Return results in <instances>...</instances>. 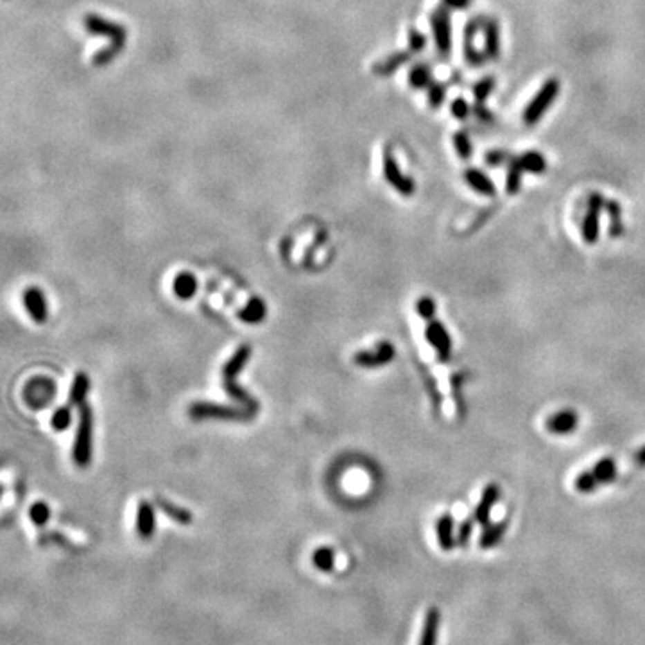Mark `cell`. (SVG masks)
Here are the masks:
<instances>
[{"mask_svg":"<svg viewBox=\"0 0 645 645\" xmlns=\"http://www.w3.org/2000/svg\"><path fill=\"white\" fill-rule=\"evenodd\" d=\"M443 4L452 9H466L471 4V0H443Z\"/></svg>","mask_w":645,"mask_h":645,"instance_id":"cell-44","label":"cell"},{"mask_svg":"<svg viewBox=\"0 0 645 645\" xmlns=\"http://www.w3.org/2000/svg\"><path fill=\"white\" fill-rule=\"evenodd\" d=\"M474 111H475V113H477L478 117H480V119H483V120H492V111L486 110V108H483V104H478Z\"/></svg>","mask_w":645,"mask_h":645,"instance_id":"cell-46","label":"cell"},{"mask_svg":"<svg viewBox=\"0 0 645 645\" xmlns=\"http://www.w3.org/2000/svg\"><path fill=\"white\" fill-rule=\"evenodd\" d=\"M436 310H438L436 301H434V298H430V296H422V298L416 301V312L420 314L422 319L427 321V323L436 319Z\"/></svg>","mask_w":645,"mask_h":645,"instance_id":"cell-35","label":"cell"},{"mask_svg":"<svg viewBox=\"0 0 645 645\" xmlns=\"http://www.w3.org/2000/svg\"><path fill=\"white\" fill-rule=\"evenodd\" d=\"M250 357H251L250 344H242V346H239L237 350H235V353L230 357V360L224 364V368H223V387L230 398L235 400V402L241 404L242 407L250 409L251 413H256V411H259V404H256V400L251 398L246 391L237 386V375L241 373L242 369L246 368Z\"/></svg>","mask_w":645,"mask_h":645,"instance_id":"cell-1","label":"cell"},{"mask_svg":"<svg viewBox=\"0 0 645 645\" xmlns=\"http://www.w3.org/2000/svg\"><path fill=\"white\" fill-rule=\"evenodd\" d=\"M592 471L595 474V477H597V480H599V484H601V486H604V484L615 483V480H617V477H619V466H617V462H615L613 457H610V456H606V457H602V459H599V461L593 465Z\"/></svg>","mask_w":645,"mask_h":645,"instance_id":"cell-21","label":"cell"},{"mask_svg":"<svg viewBox=\"0 0 645 645\" xmlns=\"http://www.w3.org/2000/svg\"><path fill=\"white\" fill-rule=\"evenodd\" d=\"M606 212L610 215V235L613 239H620L624 235V223H622V208L619 201L608 199L606 201Z\"/></svg>","mask_w":645,"mask_h":645,"instance_id":"cell-24","label":"cell"},{"mask_svg":"<svg viewBox=\"0 0 645 645\" xmlns=\"http://www.w3.org/2000/svg\"><path fill=\"white\" fill-rule=\"evenodd\" d=\"M396 355L395 346L389 343V341H380L377 344L375 350H364L359 351L353 355V362L360 368H380V366H386L389 362H393Z\"/></svg>","mask_w":645,"mask_h":645,"instance_id":"cell-9","label":"cell"},{"mask_svg":"<svg viewBox=\"0 0 645 645\" xmlns=\"http://www.w3.org/2000/svg\"><path fill=\"white\" fill-rule=\"evenodd\" d=\"M454 147H456L457 154H459L462 160L470 158L471 151H474V145H471L470 138H468L466 133H456V135H454Z\"/></svg>","mask_w":645,"mask_h":645,"instance_id":"cell-38","label":"cell"},{"mask_svg":"<svg viewBox=\"0 0 645 645\" xmlns=\"http://www.w3.org/2000/svg\"><path fill=\"white\" fill-rule=\"evenodd\" d=\"M72 423V409L71 405H65V407H57L54 411L53 418H50V425L56 432H63L71 427Z\"/></svg>","mask_w":645,"mask_h":645,"instance_id":"cell-34","label":"cell"},{"mask_svg":"<svg viewBox=\"0 0 645 645\" xmlns=\"http://www.w3.org/2000/svg\"><path fill=\"white\" fill-rule=\"evenodd\" d=\"M156 504H158L160 510L167 514L171 520H174L176 523H181V525H189V523H192V513H190V511L183 510V507H180V505L172 504V502L163 501V498H158Z\"/></svg>","mask_w":645,"mask_h":645,"instance_id":"cell-27","label":"cell"},{"mask_svg":"<svg viewBox=\"0 0 645 645\" xmlns=\"http://www.w3.org/2000/svg\"><path fill=\"white\" fill-rule=\"evenodd\" d=\"M29 518L32 520L35 525H45L48 522V518H50V510H48V505L44 504V502H36L29 507Z\"/></svg>","mask_w":645,"mask_h":645,"instance_id":"cell-36","label":"cell"},{"mask_svg":"<svg viewBox=\"0 0 645 645\" xmlns=\"http://www.w3.org/2000/svg\"><path fill=\"white\" fill-rule=\"evenodd\" d=\"M493 90H495V80H493V77H484V80L478 81L474 86V95L478 104H483L487 97L492 95Z\"/></svg>","mask_w":645,"mask_h":645,"instance_id":"cell-37","label":"cell"},{"mask_svg":"<svg viewBox=\"0 0 645 645\" xmlns=\"http://www.w3.org/2000/svg\"><path fill=\"white\" fill-rule=\"evenodd\" d=\"M561 92V83L558 80H549L545 81L543 86L540 88V92L536 93L529 104H527L525 111H523V122L525 126H534L543 119V115L547 113L552 102L556 101L558 93Z\"/></svg>","mask_w":645,"mask_h":645,"instance_id":"cell-5","label":"cell"},{"mask_svg":"<svg viewBox=\"0 0 645 645\" xmlns=\"http://www.w3.org/2000/svg\"><path fill=\"white\" fill-rule=\"evenodd\" d=\"M475 525H477V522H475L474 514L465 518L462 522H459V527H457V531H456V540H457V547H459V549H466V547L470 545Z\"/></svg>","mask_w":645,"mask_h":645,"instance_id":"cell-32","label":"cell"},{"mask_svg":"<svg viewBox=\"0 0 645 645\" xmlns=\"http://www.w3.org/2000/svg\"><path fill=\"white\" fill-rule=\"evenodd\" d=\"M54 393H56V387H54V384L50 382V380H47V378H36L31 384H27L26 400L31 407L41 409L50 404Z\"/></svg>","mask_w":645,"mask_h":645,"instance_id":"cell-12","label":"cell"},{"mask_svg":"<svg viewBox=\"0 0 645 645\" xmlns=\"http://www.w3.org/2000/svg\"><path fill=\"white\" fill-rule=\"evenodd\" d=\"M484 56L489 59L501 57V31L495 20H489L484 27Z\"/></svg>","mask_w":645,"mask_h":645,"instance_id":"cell-20","label":"cell"},{"mask_svg":"<svg viewBox=\"0 0 645 645\" xmlns=\"http://www.w3.org/2000/svg\"><path fill=\"white\" fill-rule=\"evenodd\" d=\"M520 165H522L523 172H531V174H543L547 171V160H545L543 154L536 153V151H529V153H523L520 158H518Z\"/></svg>","mask_w":645,"mask_h":645,"instance_id":"cell-26","label":"cell"},{"mask_svg":"<svg viewBox=\"0 0 645 645\" xmlns=\"http://www.w3.org/2000/svg\"><path fill=\"white\" fill-rule=\"evenodd\" d=\"M84 26H86L88 31L93 32V35L108 36L111 40V47L104 48L102 53H99L95 56V59H93L95 65H106V63L111 62V59L122 50L124 41H126V31H124L122 26L108 22V20L97 17V15H86V17H84Z\"/></svg>","mask_w":645,"mask_h":645,"instance_id":"cell-2","label":"cell"},{"mask_svg":"<svg viewBox=\"0 0 645 645\" xmlns=\"http://www.w3.org/2000/svg\"><path fill=\"white\" fill-rule=\"evenodd\" d=\"M599 486H601V484H599L597 477H595V474H593L592 470L581 471V474L577 475V477H575V480H574L575 492L583 493V495H590V493H595L599 489Z\"/></svg>","mask_w":645,"mask_h":645,"instance_id":"cell-30","label":"cell"},{"mask_svg":"<svg viewBox=\"0 0 645 645\" xmlns=\"http://www.w3.org/2000/svg\"><path fill=\"white\" fill-rule=\"evenodd\" d=\"M465 54H466V62L470 63V65H480V63L486 62V56L478 54L475 48H471V38H470V36H466Z\"/></svg>","mask_w":645,"mask_h":645,"instance_id":"cell-41","label":"cell"},{"mask_svg":"<svg viewBox=\"0 0 645 645\" xmlns=\"http://www.w3.org/2000/svg\"><path fill=\"white\" fill-rule=\"evenodd\" d=\"M427 45V38L422 35V32L411 27V31H409V48H411V53H422L423 48Z\"/></svg>","mask_w":645,"mask_h":645,"instance_id":"cell-40","label":"cell"},{"mask_svg":"<svg viewBox=\"0 0 645 645\" xmlns=\"http://www.w3.org/2000/svg\"><path fill=\"white\" fill-rule=\"evenodd\" d=\"M24 307L29 312V316L36 323H45L48 316L47 301H45V295L38 287H29L24 292Z\"/></svg>","mask_w":645,"mask_h":645,"instance_id":"cell-13","label":"cell"},{"mask_svg":"<svg viewBox=\"0 0 645 645\" xmlns=\"http://www.w3.org/2000/svg\"><path fill=\"white\" fill-rule=\"evenodd\" d=\"M154 529H156V516H154L153 504L142 501L136 511V534L140 536L142 540H149L153 538Z\"/></svg>","mask_w":645,"mask_h":645,"instance_id":"cell-15","label":"cell"},{"mask_svg":"<svg viewBox=\"0 0 645 645\" xmlns=\"http://www.w3.org/2000/svg\"><path fill=\"white\" fill-rule=\"evenodd\" d=\"M430 24L434 31L436 47L439 54L448 56L452 50V22H450V13L445 8L434 9V13L430 15Z\"/></svg>","mask_w":645,"mask_h":645,"instance_id":"cell-6","label":"cell"},{"mask_svg":"<svg viewBox=\"0 0 645 645\" xmlns=\"http://www.w3.org/2000/svg\"><path fill=\"white\" fill-rule=\"evenodd\" d=\"M436 536H438V543L441 550L450 552L457 547L456 540V522H454L452 513H445L438 518L436 523Z\"/></svg>","mask_w":645,"mask_h":645,"instance_id":"cell-14","label":"cell"},{"mask_svg":"<svg viewBox=\"0 0 645 645\" xmlns=\"http://www.w3.org/2000/svg\"><path fill=\"white\" fill-rule=\"evenodd\" d=\"M425 339L430 346L434 348L441 362H448L452 357V337L448 334L447 326L438 319H432L427 323Z\"/></svg>","mask_w":645,"mask_h":645,"instance_id":"cell-7","label":"cell"},{"mask_svg":"<svg viewBox=\"0 0 645 645\" xmlns=\"http://www.w3.org/2000/svg\"><path fill=\"white\" fill-rule=\"evenodd\" d=\"M579 427V414L574 409H561L550 414L545 422V429L552 436H570Z\"/></svg>","mask_w":645,"mask_h":645,"instance_id":"cell-10","label":"cell"},{"mask_svg":"<svg viewBox=\"0 0 645 645\" xmlns=\"http://www.w3.org/2000/svg\"><path fill=\"white\" fill-rule=\"evenodd\" d=\"M439 626H441V611L438 608H429L423 620L422 635L418 645H438Z\"/></svg>","mask_w":645,"mask_h":645,"instance_id":"cell-17","label":"cell"},{"mask_svg":"<svg viewBox=\"0 0 645 645\" xmlns=\"http://www.w3.org/2000/svg\"><path fill=\"white\" fill-rule=\"evenodd\" d=\"M465 180L470 189H474L475 192L478 194H483V196L492 198V196L496 194V187L492 181V178L487 174H484L480 169H468V171H465Z\"/></svg>","mask_w":645,"mask_h":645,"instance_id":"cell-18","label":"cell"},{"mask_svg":"<svg viewBox=\"0 0 645 645\" xmlns=\"http://www.w3.org/2000/svg\"><path fill=\"white\" fill-rule=\"evenodd\" d=\"M468 113H470V106H468V102H466L462 97H457L456 101L452 102V115L456 117V119L465 120L466 117H468Z\"/></svg>","mask_w":645,"mask_h":645,"instance_id":"cell-42","label":"cell"},{"mask_svg":"<svg viewBox=\"0 0 645 645\" xmlns=\"http://www.w3.org/2000/svg\"><path fill=\"white\" fill-rule=\"evenodd\" d=\"M409 83L411 86L418 88V90H422V88H429L432 84V74H430V68L425 65H416L409 74Z\"/></svg>","mask_w":645,"mask_h":645,"instance_id":"cell-33","label":"cell"},{"mask_svg":"<svg viewBox=\"0 0 645 645\" xmlns=\"http://www.w3.org/2000/svg\"><path fill=\"white\" fill-rule=\"evenodd\" d=\"M445 95H447V84L432 83L429 86V106L430 108H439L443 104Z\"/></svg>","mask_w":645,"mask_h":645,"instance_id":"cell-39","label":"cell"},{"mask_svg":"<svg viewBox=\"0 0 645 645\" xmlns=\"http://www.w3.org/2000/svg\"><path fill=\"white\" fill-rule=\"evenodd\" d=\"M507 527H510V522H507V520H501V522L487 523V525H484L483 532H480V538H478V547H480L483 550L495 549L496 545L501 543V541L505 538Z\"/></svg>","mask_w":645,"mask_h":645,"instance_id":"cell-16","label":"cell"},{"mask_svg":"<svg viewBox=\"0 0 645 645\" xmlns=\"http://www.w3.org/2000/svg\"><path fill=\"white\" fill-rule=\"evenodd\" d=\"M192 420H224V422H250L255 418V413L250 409L230 407V405L210 404V402H194L189 407Z\"/></svg>","mask_w":645,"mask_h":645,"instance_id":"cell-4","label":"cell"},{"mask_svg":"<svg viewBox=\"0 0 645 645\" xmlns=\"http://www.w3.org/2000/svg\"><path fill=\"white\" fill-rule=\"evenodd\" d=\"M501 486L495 483H489L484 486L483 495H480V501H478L477 507L474 511V518L477 525H487V523H492V513L495 510L496 502L501 501Z\"/></svg>","mask_w":645,"mask_h":645,"instance_id":"cell-11","label":"cell"},{"mask_svg":"<svg viewBox=\"0 0 645 645\" xmlns=\"http://www.w3.org/2000/svg\"><path fill=\"white\" fill-rule=\"evenodd\" d=\"M312 565L321 572L334 570L335 565V552L328 547H319L312 552Z\"/></svg>","mask_w":645,"mask_h":645,"instance_id":"cell-29","label":"cell"},{"mask_svg":"<svg viewBox=\"0 0 645 645\" xmlns=\"http://www.w3.org/2000/svg\"><path fill=\"white\" fill-rule=\"evenodd\" d=\"M522 165H520L518 158H513L510 163V169H507V178H505V192L510 194V196H514V194L520 192V187H522Z\"/></svg>","mask_w":645,"mask_h":645,"instance_id":"cell-28","label":"cell"},{"mask_svg":"<svg viewBox=\"0 0 645 645\" xmlns=\"http://www.w3.org/2000/svg\"><path fill=\"white\" fill-rule=\"evenodd\" d=\"M382 169H384V178H386L387 183L400 192L402 196H413L414 190H416V185L411 178L404 176L400 172L398 165H396L395 158H393V154H391L389 147L384 149V158H382Z\"/></svg>","mask_w":645,"mask_h":645,"instance_id":"cell-8","label":"cell"},{"mask_svg":"<svg viewBox=\"0 0 645 645\" xmlns=\"http://www.w3.org/2000/svg\"><path fill=\"white\" fill-rule=\"evenodd\" d=\"M265 314H268L265 303L260 298H251L246 307L239 312V319H242L244 323H250V325H255V323L263 321Z\"/></svg>","mask_w":645,"mask_h":645,"instance_id":"cell-23","label":"cell"},{"mask_svg":"<svg viewBox=\"0 0 645 645\" xmlns=\"http://www.w3.org/2000/svg\"><path fill=\"white\" fill-rule=\"evenodd\" d=\"M93 413L92 407L83 404L80 407V425L75 432L74 447H72V459L77 466L86 468L92 462L93 452Z\"/></svg>","mask_w":645,"mask_h":645,"instance_id":"cell-3","label":"cell"},{"mask_svg":"<svg viewBox=\"0 0 645 645\" xmlns=\"http://www.w3.org/2000/svg\"><path fill=\"white\" fill-rule=\"evenodd\" d=\"M409 56H411V50H409V53H396V54H393V56L387 57L386 62L378 63V65L375 66V71H377V74H380V75H389V74H393V72H395L396 68H400V66L405 65V63L409 62Z\"/></svg>","mask_w":645,"mask_h":645,"instance_id":"cell-31","label":"cell"},{"mask_svg":"<svg viewBox=\"0 0 645 645\" xmlns=\"http://www.w3.org/2000/svg\"><path fill=\"white\" fill-rule=\"evenodd\" d=\"M505 162V153L502 151H492V153L486 154V163L487 165H501V163Z\"/></svg>","mask_w":645,"mask_h":645,"instance_id":"cell-43","label":"cell"},{"mask_svg":"<svg viewBox=\"0 0 645 645\" xmlns=\"http://www.w3.org/2000/svg\"><path fill=\"white\" fill-rule=\"evenodd\" d=\"M198 290V280L190 272H181L174 278V292L178 298L189 299L196 295Z\"/></svg>","mask_w":645,"mask_h":645,"instance_id":"cell-25","label":"cell"},{"mask_svg":"<svg viewBox=\"0 0 645 645\" xmlns=\"http://www.w3.org/2000/svg\"><path fill=\"white\" fill-rule=\"evenodd\" d=\"M88 393H90V378L86 373L80 371L72 380L71 391H68V405L81 407L83 404H86Z\"/></svg>","mask_w":645,"mask_h":645,"instance_id":"cell-19","label":"cell"},{"mask_svg":"<svg viewBox=\"0 0 645 645\" xmlns=\"http://www.w3.org/2000/svg\"><path fill=\"white\" fill-rule=\"evenodd\" d=\"M635 465H637L638 468H645V445L635 454Z\"/></svg>","mask_w":645,"mask_h":645,"instance_id":"cell-45","label":"cell"},{"mask_svg":"<svg viewBox=\"0 0 645 645\" xmlns=\"http://www.w3.org/2000/svg\"><path fill=\"white\" fill-rule=\"evenodd\" d=\"M602 210H597V208H588L586 215H584L583 219V228H581V233H583V241L592 246L595 242L599 241V235H601V223H599V214Z\"/></svg>","mask_w":645,"mask_h":645,"instance_id":"cell-22","label":"cell"}]
</instances>
